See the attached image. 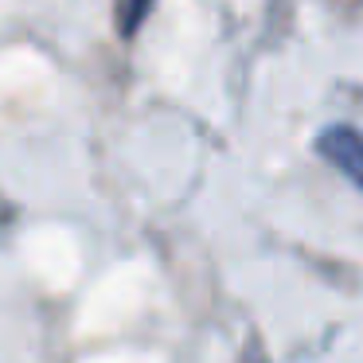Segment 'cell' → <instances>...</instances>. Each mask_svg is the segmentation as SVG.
Returning a JSON list of instances; mask_svg holds the SVG:
<instances>
[{
    "mask_svg": "<svg viewBox=\"0 0 363 363\" xmlns=\"http://www.w3.org/2000/svg\"><path fill=\"white\" fill-rule=\"evenodd\" d=\"M316 152L328 164H336L355 188H363V133L352 125H328L316 137Z\"/></svg>",
    "mask_w": 363,
    "mask_h": 363,
    "instance_id": "obj_1",
    "label": "cell"
},
{
    "mask_svg": "<svg viewBox=\"0 0 363 363\" xmlns=\"http://www.w3.org/2000/svg\"><path fill=\"white\" fill-rule=\"evenodd\" d=\"M152 4L157 0H113V16H118V32L125 35H137L141 32V24L149 20V12H152Z\"/></svg>",
    "mask_w": 363,
    "mask_h": 363,
    "instance_id": "obj_2",
    "label": "cell"
}]
</instances>
